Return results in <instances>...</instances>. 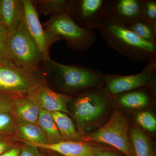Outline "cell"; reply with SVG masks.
<instances>
[{"label": "cell", "instance_id": "1", "mask_svg": "<svg viewBox=\"0 0 156 156\" xmlns=\"http://www.w3.org/2000/svg\"><path fill=\"white\" fill-rule=\"evenodd\" d=\"M94 29L114 50L134 63L156 59V45L144 40L119 23L104 16Z\"/></svg>", "mask_w": 156, "mask_h": 156}, {"label": "cell", "instance_id": "2", "mask_svg": "<svg viewBox=\"0 0 156 156\" xmlns=\"http://www.w3.org/2000/svg\"><path fill=\"white\" fill-rule=\"evenodd\" d=\"M8 31L6 60L20 69L35 74L44 58L23 19Z\"/></svg>", "mask_w": 156, "mask_h": 156}, {"label": "cell", "instance_id": "3", "mask_svg": "<svg viewBox=\"0 0 156 156\" xmlns=\"http://www.w3.org/2000/svg\"><path fill=\"white\" fill-rule=\"evenodd\" d=\"M43 62L46 72L65 91H87L98 88L104 82V75L99 71L79 65L62 64L51 58Z\"/></svg>", "mask_w": 156, "mask_h": 156}, {"label": "cell", "instance_id": "4", "mask_svg": "<svg viewBox=\"0 0 156 156\" xmlns=\"http://www.w3.org/2000/svg\"><path fill=\"white\" fill-rule=\"evenodd\" d=\"M44 25L45 30L65 40L68 48L74 51H87L97 41V35L94 30L81 28L66 12L51 16Z\"/></svg>", "mask_w": 156, "mask_h": 156}, {"label": "cell", "instance_id": "5", "mask_svg": "<svg viewBox=\"0 0 156 156\" xmlns=\"http://www.w3.org/2000/svg\"><path fill=\"white\" fill-rule=\"evenodd\" d=\"M39 83L35 74L20 69L6 59L0 60V95L14 99L28 97Z\"/></svg>", "mask_w": 156, "mask_h": 156}, {"label": "cell", "instance_id": "6", "mask_svg": "<svg viewBox=\"0 0 156 156\" xmlns=\"http://www.w3.org/2000/svg\"><path fill=\"white\" fill-rule=\"evenodd\" d=\"M128 131L126 118L117 112L105 126L87 135L84 140L107 144L116 148L126 156H134Z\"/></svg>", "mask_w": 156, "mask_h": 156}, {"label": "cell", "instance_id": "7", "mask_svg": "<svg viewBox=\"0 0 156 156\" xmlns=\"http://www.w3.org/2000/svg\"><path fill=\"white\" fill-rule=\"evenodd\" d=\"M156 59L148 62L136 74L120 76L108 74L104 75L105 90L113 96L151 86L156 78Z\"/></svg>", "mask_w": 156, "mask_h": 156}, {"label": "cell", "instance_id": "8", "mask_svg": "<svg viewBox=\"0 0 156 156\" xmlns=\"http://www.w3.org/2000/svg\"><path fill=\"white\" fill-rule=\"evenodd\" d=\"M96 88L85 91L76 99L74 114L80 127H85L95 122L105 112L107 104L106 97L104 93L105 90L100 91Z\"/></svg>", "mask_w": 156, "mask_h": 156}, {"label": "cell", "instance_id": "9", "mask_svg": "<svg viewBox=\"0 0 156 156\" xmlns=\"http://www.w3.org/2000/svg\"><path fill=\"white\" fill-rule=\"evenodd\" d=\"M106 0L67 1L66 13L81 28L93 30L103 18Z\"/></svg>", "mask_w": 156, "mask_h": 156}, {"label": "cell", "instance_id": "10", "mask_svg": "<svg viewBox=\"0 0 156 156\" xmlns=\"http://www.w3.org/2000/svg\"><path fill=\"white\" fill-rule=\"evenodd\" d=\"M23 21L29 33L41 53L44 62L50 59L49 50L51 45L62 37L47 31L43 28L39 20L38 13L33 1L22 0Z\"/></svg>", "mask_w": 156, "mask_h": 156}, {"label": "cell", "instance_id": "11", "mask_svg": "<svg viewBox=\"0 0 156 156\" xmlns=\"http://www.w3.org/2000/svg\"><path fill=\"white\" fill-rule=\"evenodd\" d=\"M28 97L32 99L41 109L50 112H60L69 113L67 104L72 97L54 92L41 82L37 84Z\"/></svg>", "mask_w": 156, "mask_h": 156}, {"label": "cell", "instance_id": "12", "mask_svg": "<svg viewBox=\"0 0 156 156\" xmlns=\"http://www.w3.org/2000/svg\"><path fill=\"white\" fill-rule=\"evenodd\" d=\"M141 2L142 0H106L104 16L122 24L143 18Z\"/></svg>", "mask_w": 156, "mask_h": 156}, {"label": "cell", "instance_id": "13", "mask_svg": "<svg viewBox=\"0 0 156 156\" xmlns=\"http://www.w3.org/2000/svg\"><path fill=\"white\" fill-rule=\"evenodd\" d=\"M26 145L50 150L64 156H95L105 149L82 141H61L54 143L36 144L25 141Z\"/></svg>", "mask_w": 156, "mask_h": 156}, {"label": "cell", "instance_id": "14", "mask_svg": "<svg viewBox=\"0 0 156 156\" xmlns=\"http://www.w3.org/2000/svg\"><path fill=\"white\" fill-rule=\"evenodd\" d=\"M23 17L22 1L1 0V24L8 30L17 25Z\"/></svg>", "mask_w": 156, "mask_h": 156}, {"label": "cell", "instance_id": "15", "mask_svg": "<svg viewBox=\"0 0 156 156\" xmlns=\"http://www.w3.org/2000/svg\"><path fill=\"white\" fill-rule=\"evenodd\" d=\"M40 110V108L32 99L25 97L15 100L11 113L18 121L36 124L38 119Z\"/></svg>", "mask_w": 156, "mask_h": 156}, {"label": "cell", "instance_id": "16", "mask_svg": "<svg viewBox=\"0 0 156 156\" xmlns=\"http://www.w3.org/2000/svg\"><path fill=\"white\" fill-rule=\"evenodd\" d=\"M16 130L17 135L25 141L36 144L49 143L44 132L35 123L18 121Z\"/></svg>", "mask_w": 156, "mask_h": 156}, {"label": "cell", "instance_id": "17", "mask_svg": "<svg viewBox=\"0 0 156 156\" xmlns=\"http://www.w3.org/2000/svg\"><path fill=\"white\" fill-rule=\"evenodd\" d=\"M143 88L117 95L119 96V103L128 108H138L146 106L150 97L148 92Z\"/></svg>", "mask_w": 156, "mask_h": 156}, {"label": "cell", "instance_id": "18", "mask_svg": "<svg viewBox=\"0 0 156 156\" xmlns=\"http://www.w3.org/2000/svg\"><path fill=\"white\" fill-rule=\"evenodd\" d=\"M37 123L44 131L49 143L62 141L61 136L50 112L40 109Z\"/></svg>", "mask_w": 156, "mask_h": 156}, {"label": "cell", "instance_id": "19", "mask_svg": "<svg viewBox=\"0 0 156 156\" xmlns=\"http://www.w3.org/2000/svg\"><path fill=\"white\" fill-rule=\"evenodd\" d=\"M122 25L141 38L156 45V27L145 20H135Z\"/></svg>", "mask_w": 156, "mask_h": 156}, {"label": "cell", "instance_id": "20", "mask_svg": "<svg viewBox=\"0 0 156 156\" xmlns=\"http://www.w3.org/2000/svg\"><path fill=\"white\" fill-rule=\"evenodd\" d=\"M50 113L62 137L73 140L79 139V134L74 125L66 113L60 112Z\"/></svg>", "mask_w": 156, "mask_h": 156}, {"label": "cell", "instance_id": "21", "mask_svg": "<svg viewBox=\"0 0 156 156\" xmlns=\"http://www.w3.org/2000/svg\"><path fill=\"white\" fill-rule=\"evenodd\" d=\"M38 13L45 16L64 14L67 11V0H38L34 1Z\"/></svg>", "mask_w": 156, "mask_h": 156}, {"label": "cell", "instance_id": "22", "mask_svg": "<svg viewBox=\"0 0 156 156\" xmlns=\"http://www.w3.org/2000/svg\"><path fill=\"white\" fill-rule=\"evenodd\" d=\"M131 142L135 156H152V151L147 137L139 128L131 131Z\"/></svg>", "mask_w": 156, "mask_h": 156}, {"label": "cell", "instance_id": "23", "mask_svg": "<svg viewBox=\"0 0 156 156\" xmlns=\"http://www.w3.org/2000/svg\"><path fill=\"white\" fill-rule=\"evenodd\" d=\"M141 14L143 19L156 27V0H142Z\"/></svg>", "mask_w": 156, "mask_h": 156}, {"label": "cell", "instance_id": "24", "mask_svg": "<svg viewBox=\"0 0 156 156\" xmlns=\"http://www.w3.org/2000/svg\"><path fill=\"white\" fill-rule=\"evenodd\" d=\"M137 123L143 128L151 132L156 129V120L153 115L148 112L140 113L136 117Z\"/></svg>", "mask_w": 156, "mask_h": 156}, {"label": "cell", "instance_id": "25", "mask_svg": "<svg viewBox=\"0 0 156 156\" xmlns=\"http://www.w3.org/2000/svg\"><path fill=\"white\" fill-rule=\"evenodd\" d=\"M14 119L11 113L0 112V136H6L14 129Z\"/></svg>", "mask_w": 156, "mask_h": 156}, {"label": "cell", "instance_id": "26", "mask_svg": "<svg viewBox=\"0 0 156 156\" xmlns=\"http://www.w3.org/2000/svg\"><path fill=\"white\" fill-rule=\"evenodd\" d=\"M9 31L0 24V60L5 59L6 45Z\"/></svg>", "mask_w": 156, "mask_h": 156}, {"label": "cell", "instance_id": "27", "mask_svg": "<svg viewBox=\"0 0 156 156\" xmlns=\"http://www.w3.org/2000/svg\"><path fill=\"white\" fill-rule=\"evenodd\" d=\"M15 100L11 98L0 95V112L11 113Z\"/></svg>", "mask_w": 156, "mask_h": 156}, {"label": "cell", "instance_id": "28", "mask_svg": "<svg viewBox=\"0 0 156 156\" xmlns=\"http://www.w3.org/2000/svg\"><path fill=\"white\" fill-rule=\"evenodd\" d=\"M38 148L36 147L26 145L21 149L20 156H41Z\"/></svg>", "mask_w": 156, "mask_h": 156}, {"label": "cell", "instance_id": "29", "mask_svg": "<svg viewBox=\"0 0 156 156\" xmlns=\"http://www.w3.org/2000/svg\"><path fill=\"white\" fill-rule=\"evenodd\" d=\"M11 147L12 144L11 140L6 136H0V156Z\"/></svg>", "mask_w": 156, "mask_h": 156}, {"label": "cell", "instance_id": "30", "mask_svg": "<svg viewBox=\"0 0 156 156\" xmlns=\"http://www.w3.org/2000/svg\"><path fill=\"white\" fill-rule=\"evenodd\" d=\"M21 150L18 147H11L0 156H20Z\"/></svg>", "mask_w": 156, "mask_h": 156}, {"label": "cell", "instance_id": "31", "mask_svg": "<svg viewBox=\"0 0 156 156\" xmlns=\"http://www.w3.org/2000/svg\"><path fill=\"white\" fill-rule=\"evenodd\" d=\"M95 156H114L110 154L107 153L105 152L104 151L101 152L95 155Z\"/></svg>", "mask_w": 156, "mask_h": 156}, {"label": "cell", "instance_id": "32", "mask_svg": "<svg viewBox=\"0 0 156 156\" xmlns=\"http://www.w3.org/2000/svg\"><path fill=\"white\" fill-rule=\"evenodd\" d=\"M1 0H0V24H1Z\"/></svg>", "mask_w": 156, "mask_h": 156}]
</instances>
